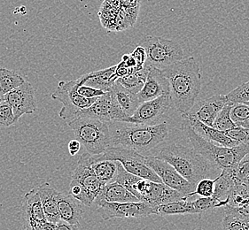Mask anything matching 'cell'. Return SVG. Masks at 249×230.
<instances>
[{
    "label": "cell",
    "mask_w": 249,
    "mask_h": 230,
    "mask_svg": "<svg viewBox=\"0 0 249 230\" xmlns=\"http://www.w3.org/2000/svg\"><path fill=\"white\" fill-rule=\"evenodd\" d=\"M169 82L171 102L181 115L195 105L201 90V74L194 57L185 58L160 69Z\"/></svg>",
    "instance_id": "obj_1"
},
{
    "label": "cell",
    "mask_w": 249,
    "mask_h": 230,
    "mask_svg": "<svg viewBox=\"0 0 249 230\" xmlns=\"http://www.w3.org/2000/svg\"><path fill=\"white\" fill-rule=\"evenodd\" d=\"M108 125L111 146H123L142 155L162 144L170 133L166 122L150 126L124 121H110Z\"/></svg>",
    "instance_id": "obj_2"
},
{
    "label": "cell",
    "mask_w": 249,
    "mask_h": 230,
    "mask_svg": "<svg viewBox=\"0 0 249 230\" xmlns=\"http://www.w3.org/2000/svg\"><path fill=\"white\" fill-rule=\"evenodd\" d=\"M156 158L172 165L184 179L196 185L199 181L220 174L221 169L195 149L184 145L171 144L163 147Z\"/></svg>",
    "instance_id": "obj_3"
},
{
    "label": "cell",
    "mask_w": 249,
    "mask_h": 230,
    "mask_svg": "<svg viewBox=\"0 0 249 230\" xmlns=\"http://www.w3.org/2000/svg\"><path fill=\"white\" fill-rule=\"evenodd\" d=\"M115 181L125 187L133 195L136 196L139 200L144 202L155 208L172 201L179 200L185 197L163 183L146 180L128 173L120 162Z\"/></svg>",
    "instance_id": "obj_4"
},
{
    "label": "cell",
    "mask_w": 249,
    "mask_h": 230,
    "mask_svg": "<svg viewBox=\"0 0 249 230\" xmlns=\"http://www.w3.org/2000/svg\"><path fill=\"white\" fill-rule=\"evenodd\" d=\"M182 129L194 146V149L206 160L218 166L221 170L234 165L249 154L248 143L240 144L234 147H224L222 145H214V143L201 137L191 128L186 120L183 121Z\"/></svg>",
    "instance_id": "obj_5"
},
{
    "label": "cell",
    "mask_w": 249,
    "mask_h": 230,
    "mask_svg": "<svg viewBox=\"0 0 249 230\" xmlns=\"http://www.w3.org/2000/svg\"><path fill=\"white\" fill-rule=\"evenodd\" d=\"M75 139L90 155H98L111 146L108 122L91 117L78 116L68 122Z\"/></svg>",
    "instance_id": "obj_6"
},
{
    "label": "cell",
    "mask_w": 249,
    "mask_h": 230,
    "mask_svg": "<svg viewBox=\"0 0 249 230\" xmlns=\"http://www.w3.org/2000/svg\"><path fill=\"white\" fill-rule=\"evenodd\" d=\"M100 160L118 161L128 173L146 180L162 183L159 176L146 164L145 156L129 148L123 146H109L100 154L90 155V162H98Z\"/></svg>",
    "instance_id": "obj_7"
},
{
    "label": "cell",
    "mask_w": 249,
    "mask_h": 230,
    "mask_svg": "<svg viewBox=\"0 0 249 230\" xmlns=\"http://www.w3.org/2000/svg\"><path fill=\"white\" fill-rule=\"evenodd\" d=\"M146 53L145 65L162 69L184 59V50L176 41L167 39L161 36H145L141 41Z\"/></svg>",
    "instance_id": "obj_8"
},
{
    "label": "cell",
    "mask_w": 249,
    "mask_h": 230,
    "mask_svg": "<svg viewBox=\"0 0 249 230\" xmlns=\"http://www.w3.org/2000/svg\"><path fill=\"white\" fill-rule=\"evenodd\" d=\"M80 85L83 84L79 78L70 82L61 81L56 90L52 94L53 99L60 101L63 105L59 114L61 119L70 121L73 120L80 111L88 108L98 99H86L80 95L77 92Z\"/></svg>",
    "instance_id": "obj_9"
},
{
    "label": "cell",
    "mask_w": 249,
    "mask_h": 230,
    "mask_svg": "<svg viewBox=\"0 0 249 230\" xmlns=\"http://www.w3.org/2000/svg\"><path fill=\"white\" fill-rule=\"evenodd\" d=\"M94 204L98 206L100 216L104 220H111L114 218H141L155 214V207L142 201L110 203L107 201L95 200Z\"/></svg>",
    "instance_id": "obj_10"
},
{
    "label": "cell",
    "mask_w": 249,
    "mask_h": 230,
    "mask_svg": "<svg viewBox=\"0 0 249 230\" xmlns=\"http://www.w3.org/2000/svg\"><path fill=\"white\" fill-rule=\"evenodd\" d=\"M71 182L77 184L84 191L88 202V206L94 203L95 199L100 195V191L105 186L98 179L92 170L90 154L88 152H85L80 157L77 165L72 174Z\"/></svg>",
    "instance_id": "obj_11"
},
{
    "label": "cell",
    "mask_w": 249,
    "mask_h": 230,
    "mask_svg": "<svg viewBox=\"0 0 249 230\" xmlns=\"http://www.w3.org/2000/svg\"><path fill=\"white\" fill-rule=\"evenodd\" d=\"M86 116L107 122L110 121H130V116L120 107L112 93L108 91L99 97L88 108L80 111L75 117Z\"/></svg>",
    "instance_id": "obj_12"
},
{
    "label": "cell",
    "mask_w": 249,
    "mask_h": 230,
    "mask_svg": "<svg viewBox=\"0 0 249 230\" xmlns=\"http://www.w3.org/2000/svg\"><path fill=\"white\" fill-rule=\"evenodd\" d=\"M146 164L158 175L162 183L184 196L195 195V185L184 179L172 165L156 157H145Z\"/></svg>",
    "instance_id": "obj_13"
},
{
    "label": "cell",
    "mask_w": 249,
    "mask_h": 230,
    "mask_svg": "<svg viewBox=\"0 0 249 230\" xmlns=\"http://www.w3.org/2000/svg\"><path fill=\"white\" fill-rule=\"evenodd\" d=\"M170 95H162L155 99L142 102L133 115L130 116L129 122L144 125H157L170 109Z\"/></svg>",
    "instance_id": "obj_14"
},
{
    "label": "cell",
    "mask_w": 249,
    "mask_h": 230,
    "mask_svg": "<svg viewBox=\"0 0 249 230\" xmlns=\"http://www.w3.org/2000/svg\"><path fill=\"white\" fill-rule=\"evenodd\" d=\"M5 100L12 106L16 121L21 116L32 115L36 111L35 89L27 81L8 92L5 96Z\"/></svg>",
    "instance_id": "obj_15"
},
{
    "label": "cell",
    "mask_w": 249,
    "mask_h": 230,
    "mask_svg": "<svg viewBox=\"0 0 249 230\" xmlns=\"http://www.w3.org/2000/svg\"><path fill=\"white\" fill-rule=\"evenodd\" d=\"M162 95H170V85L159 68L150 66L143 88L137 94L140 103L152 100Z\"/></svg>",
    "instance_id": "obj_16"
},
{
    "label": "cell",
    "mask_w": 249,
    "mask_h": 230,
    "mask_svg": "<svg viewBox=\"0 0 249 230\" xmlns=\"http://www.w3.org/2000/svg\"><path fill=\"white\" fill-rule=\"evenodd\" d=\"M227 104L225 95H215L199 101L193 108L185 115L193 117L206 125L212 127L216 115L223 109L224 105Z\"/></svg>",
    "instance_id": "obj_17"
},
{
    "label": "cell",
    "mask_w": 249,
    "mask_h": 230,
    "mask_svg": "<svg viewBox=\"0 0 249 230\" xmlns=\"http://www.w3.org/2000/svg\"><path fill=\"white\" fill-rule=\"evenodd\" d=\"M182 118L183 120L187 121L191 128L195 130L198 135L203 137L206 140L212 142L216 145H222L224 147H234L240 145L238 142L228 137L224 134V131H220L213 127L206 125L204 123L187 115H182Z\"/></svg>",
    "instance_id": "obj_18"
},
{
    "label": "cell",
    "mask_w": 249,
    "mask_h": 230,
    "mask_svg": "<svg viewBox=\"0 0 249 230\" xmlns=\"http://www.w3.org/2000/svg\"><path fill=\"white\" fill-rule=\"evenodd\" d=\"M57 201L60 220L72 225H79L80 220L84 214V205L70 194L60 192L58 193Z\"/></svg>",
    "instance_id": "obj_19"
},
{
    "label": "cell",
    "mask_w": 249,
    "mask_h": 230,
    "mask_svg": "<svg viewBox=\"0 0 249 230\" xmlns=\"http://www.w3.org/2000/svg\"><path fill=\"white\" fill-rule=\"evenodd\" d=\"M36 190L40 197L45 220L57 224L60 220L57 201L59 191L55 190L48 182L43 183Z\"/></svg>",
    "instance_id": "obj_20"
},
{
    "label": "cell",
    "mask_w": 249,
    "mask_h": 230,
    "mask_svg": "<svg viewBox=\"0 0 249 230\" xmlns=\"http://www.w3.org/2000/svg\"><path fill=\"white\" fill-rule=\"evenodd\" d=\"M115 69L116 65L102 70L94 71L85 74L80 78L85 85L108 92L111 87L117 80V77L115 75Z\"/></svg>",
    "instance_id": "obj_21"
},
{
    "label": "cell",
    "mask_w": 249,
    "mask_h": 230,
    "mask_svg": "<svg viewBox=\"0 0 249 230\" xmlns=\"http://www.w3.org/2000/svg\"><path fill=\"white\" fill-rule=\"evenodd\" d=\"M95 200H103L110 203H126L138 202L139 198L117 181H112L106 184L100 195Z\"/></svg>",
    "instance_id": "obj_22"
},
{
    "label": "cell",
    "mask_w": 249,
    "mask_h": 230,
    "mask_svg": "<svg viewBox=\"0 0 249 230\" xmlns=\"http://www.w3.org/2000/svg\"><path fill=\"white\" fill-rule=\"evenodd\" d=\"M109 91L125 114L130 117L132 116L140 105L137 94L130 92L117 81L111 87Z\"/></svg>",
    "instance_id": "obj_23"
},
{
    "label": "cell",
    "mask_w": 249,
    "mask_h": 230,
    "mask_svg": "<svg viewBox=\"0 0 249 230\" xmlns=\"http://www.w3.org/2000/svg\"><path fill=\"white\" fill-rule=\"evenodd\" d=\"M195 196H185L179 200L172 201L159 205L155 208V214L160 216L179 215V214H196L193 198Z\"/></svg>",
    "instance_id": "obj_24"
},
{
    "label": "cell",
    "mask_w": 249,
    "mask_h": 230,
    "mask_svg": "<svg viewBox=\"0 0 249 230\" xmlns=\"http://www.w3.org/2000/svg\"><path fill=\"white\" fill-rule=\"evenodd\" d=\"M22 216L24 218L33 219L40 222H45V214L36 189L30 190L24 196L22 204Z\"/></svg>",
    "instance_id": "obj_25"
},
{
    "label": "cell",
    "mask_w": 249,
    "mask_h": 230,
    "mask_svg": "<svg viewBox=\"0 0 249 230\" xmlns=\"http://www.w3.org/2000/svg\"><path fill=\"white\" fill-rule=\"evenodd\" d=\"M234 185L229 173L226 169H222L219 175L215 177L214 194L212 196L217 201L218 207H224L227 205L230 191Z\"/></svg>",
    "instance_id": "obj_26"
},
{
    "label": "cell",
    "mask_w": 249,
    "mask_h": 230,
    "mask_svg": "<svg viewBox=\"0 0 249 230\" xmlns=\"http://www.w3.org/2000/svg\"><path fill=\"white\" fill-rule=\"evenodd\" d=\"M91 168L98 179L104 184L115 181L118 173L119 162L115 160H100L98 162H90Z\"/></svg>",
    "instance_id": "obj_27"
},
{
    "label": "cell",
    "mask_w": 249,
    "mask_h": 230,
    "mask_svg": "<svg viewBox=\"0 0 249 230\" xmlns=\"http://www.w3.org/2000/svg\"><path fill=\"white\" fill-rule=\"evenodd\" d=\"M222 220L223 230H249V220L239 214L235 208L224 206Z\"/></svg>",
    "instance_id": "obj_28"
},
{
    "label": "cell",
    "mask_w": 249,
    "mask_h": 230,
    "mask_svg": "<svg viewBox=\"0 0 249 230\" xmlns=\"http://www.w3.org/2000/svg\"><path fill=\"white\" fill-rule=\"evenodd\" d=\"M149 68V66L144 64L142 69L133 72L130 75L118 78L116 81L127 90H130V92L138 94L144 86Z\"/></svg>",
    "instance_id": "obj_29"
},
{
    "label": "cell",
    "mask_w": 249,
    "mask_h": 230,
    "mask_svg": "<svg viewBox=\"0 0 249 230\" xmlns=\"http://www.w3.org/2000/svg\"><path fill=\"white\" fill-rule=\"evenodd\" d=\"M24 82H26L25 78L20 73L0 67V94L6 95L11 90L21 85Z\"/></svg>",
    "instance_id": "obj_30"
},
{
    "label": "cell",
    "mask_w": 249,
    "mask_h": 230,
    "mask_svg": "<svg viewBox=\"0 0 249 230\" xmlns=\"http://www.w3.org/2000/svg\"><path fill=\"white\" fill-rule=\"evenodd\" d=\"M225 169L229 173L235 184L249 186V154L245 156L237 164Z\"/></svg>",
    "instance_id": "obj_31"
},
{
    "label": "cell",
    "mask_w": 249,
    "mask_h": 230,
    "mask_svg": "<svg viewBox=\"0 0 249 230\" xmlns=\"http://www.w3.org/2000/svg\"><path fill=\"white\" fill-rule=\"evenodd\" d=\"M249 203V186L235 184L230 191L227 205L232 208H239Z\"/></svg>",
    "instance_id": "obj_32"
},
{
    "label": "cell",
    "mask_w": 249,
    "mask_h": 230,
    "mask_svg": "<svg viewBox=\"0 0 249 230\" xmlns=\"http://www.w3.org/2000/svg\"><path fill=\"white\" fill-rule=\"evenodd\" d=\"M231 104H226L223 107V109L220 111L218 115H216L215 119L212 127L220 130V131H226V130L233 129L236 127L234 122L231 120V115H230V111H231Z\"/></svg>",
    "instance_id": "obj_33"
},
{
    "label": "cell",
    "mask_w": 249,
    "mask_h": 230,
    "mask_svg": "<svg viewBox=\"0 0 249 230\" xmlns=\"http://www.w3.org/2000/svg\"><path fill=\"white\" fill-rule=\"evenodd\" d=\"M230 115L235 125L243 127L249 121V106L244 103L231 105Z\"/></svg>",
    "instance_id": "obj_34"
},
{
    "label": "cell",
    "mask_w": 249,
    "mask_h": 230,
    "mask_svg": "<svg viewBox=\"0 0 249 230\" xmlns=\"http://www.w3.org/2000/svg\"><path fill=\"white\" fill-rule=\"evenodd\" d=\"M227 103L233 105L239 103H245L249 101V81L238 86L236 89L231 90L225 95Z\"/></svg>",
    "instance_id": "obj_35"
},
{
    "label": "cell",
    "mask_w": 249,
    "mask_h": 230,
    "mask_svg": "<svg viewBox=\"0 0 249 230\" xmlns=\"http://www.w3.org/2000/svg\"><path fill=\"white\" fill-rule=\"evenodd\" d=\"M214 183L215 178H204L199 181L195 185V195L199 196L201 197H209L214 194Z\"/></svg>",
    "instance_id": "obj_36"
},
{
    "label": "cell",
    "mask_w": 249,
    "mask_h": 230,
    "mask_svg": "<svg viewBox=\"0 0 249 230\" xmlns=\"http://www.w3.org/2000/svg\"><path fill=\"white\" fill-rule=\"evenodd\" d=\"M16 122L13 108L7 101H2L0 104V127H9Z\"/></svg>",
    "instance_id": "obj_37"
},
{
    "label": "cell",
    "mask_w": 249,
    "mask_h": 230,
    "mask_svg": "<svg viewBox=\"0 0 249 230\" xmlns=\"http://www.w3.org/2000/svg\"><path fill=\"white\" fill-rule=\"evenodd\" d=\"M193 205L195 206L196 214L206 213L211 209L218 207V203L213 197H199L198 198L193 200Z\"/></svg>",
    "instance_id": "obj_38"
},
{
    "label": "cell",
    "mask_w": 249,
    "mask_h": 230,
    "mask_svg": "<svg viewBox=\"0 0 249 230\" xmlns=\"http://www.w3.org/2000/svg\"><path fill=\"white\" fill-rule=\"evenodd\" d=\"M224 132L231 139L236 141L239 144H247L249 141V130L243 127L236 126L233 129Z\"/></svg>",
    "instance_id": "obj_39"
},
{
    "label": "cell",
    "mask_w": 249,
    "mask_h": 230,
    "mask_svg": "<svg viewBox=\"0 0 249 230\" xmlns=\"http://www.w3.org/2000/svg\"><path fill=\"white\" fill-rule=\"evenodd\" d=\"M77 92L79 93L80 95L83 96L86 99H96V98H99L100 96L104 95L105 93H107L103 90L96 89V88L90 87V86L85 85V84L80 85L77 89Z\"/></svg>",
    "instance_id": "obj_40"
},
{
    "label": "cell",
    "mask_w": 249,
    "mask_h": 230,
    "mask_svg": "<svg viewBox=\"0 0 249 230\" xmlns=\"http://www.w3.org/2000/svg\"><path fill=\"white\" fill-rule=\"evenodd\" d=\"M130 55L133 57L138 66H140V67L144 66L145 60H146V53L142 46H140V45L138 46Z\"/></svg>",
    "instance_id": "obj_41"
},
{
    "label": "cell",
    "mask_w": 249,
    "mask_h": 230,
    "mask_svg": "<svg viewBox=\"0 0 249 230\" xmlns=\"http://www.w3.org/2000/svg\"><path fill=\"white\" fill-rule=\"evenodd\" d=\"M24 226L25 230H44L43 225L45 222H40L37 220L29 218H24Z\"/></svg>",
    "instance_id": "obj_42"
},
{
    "label": "cell",
    "mask_w": 249,
    "mask_h": 230,
    "mask_svg": "<svg viewBox=\"0 0 249 230\" xmlns=\"http://www.w3.org/2000/svg\"><path fill=\"white\" fill-rule=\"evenodd\" d=\"M68 147H69V152H70V156H75L79 152L80 149H81V143L79 141L74 139V140L70 141Z\"/></svg>",
    "instance_id": "obj_43"
},
{
    "label": "cell",
    "mask_w": 249,
    "mask_h": 230,
    "mask_svg": "<svg viewBox=\"0 0 249 230\" xmlns=\"http://www.w3.org/2000/svg\"><path fill=\"white\" fill-rule=\"evenodd\" d=\"M55 230H80V225H72L63 220H60L57 223Z\"/></svg>",
    "instance_id": "obj_44"
},
{
    "label": "cell",
    "mask_w": 249,
    "mask_h": 230,
    "mask_svg": "<svg viewBox=\"0 0 249 230\" xmlns=\"http://www.w3.org/2000/svg\"><path fill=\"white\" fill-rule=\"evenodd\" d=\"M236 211L240 214L241 215L244 216L247 219L249 220V203L247 205L242 206V207H239V208H235Z\"/></svg>",
    "instance_id": "obj_45"
},
{
    "label": "cell",
    "mask_w": 249,
    "mask_h": 230,
    "mask_svg": "<svg viewBox=\"0 0 249 230\" xmlns=\"http://www.w3.org/2000/svg\"><path fill=\"white\" fill-rule=\"evenodd\" d=\"M56 226H57V224L46 220L45 223H44V225H43V228H44V230H55Z\"/></svg>",
    "instance_id": "obj_46"
},
{
    "label": "cell",
    "mask_w": 249,
    "mask_h": 230,
    "mask_svg": "<svg viewBox=\"0 0 249 230\" xmlns=\"http://www.w3.org/2000/svg\"><path fill=\"white\" fill-rule=\"evenodd\" d=\"M5 99V96L2 95V94H0V104L2 103V101Z\"/></svg>",
    "instance_id": "obj_47"
},
{
    "label": "cell",
    "mask_w": 249,
    "mask_h": 230,
    "mask_svg": "<svg viewBox=\"0 0 249 230\" xmlns=\"http://www.w3.org/2000/svg\"><path fill=\"white\" fill-rule=\"evenodd\" d=\"M244 128H246V129H249V121L247 123V124H246V125H245Z\"/></svg>",
    "instance_id": "obj_48"
},
{
    "label": "cell",
    "mask_w": 249,
    "mask_h": 230,
    "mask_svg": "<svg viewBox=\"0 0 249 230\" xmlns=\"http://www.w3.org/2000/svg\"><path fill=\"white\" fill-rule=\"evenodd\" d=\"M244 104H246V105H248L249 106V102H245Z\"/></svg>",
    "instance_id": "obj_49"
},
{
    "label": "cell",
    "mask_w": 249,
    "mask_h": 230,
    "mask_svg": "<svg viewBox=\"0 0 249 230\" xmlns=\"http://www.w3.org/2000/svg\"></svg>",
    "instance_id": "obj_50"
}]
</instances>
